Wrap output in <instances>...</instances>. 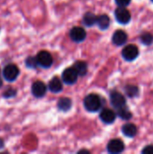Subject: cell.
<instances>
[{
    "label": "cell",
    "mask_w": 153,
    "mask_h": 154,
    "mask_svg": "<svg viewBox=\"0 0 153 154\" xmlns=\"http://www.w3.org/2000/svg\"><path fill=\"white\" fill-rule=\"evenodd\" d=\"M85 108L89 112H96L101 107V99L96 94H89L84 99Z\"/></svg>",
    "instance_id": "6da1fadb"
},
{
    "label": "cell",
    "mask_w": 153,
    "mask_h": 154,
    "mask_svg": "<svg viewBox=\"0 0 153 154\" xmlns=\"http://www.w3.org/2000/svg\"><path fill=\"white\" fill-rule=\"evenodd\" d=\"M122 55H123L124 59L127 61L134 60L139 55V49L136 45L129 44L124 48V50L122 51Z\"/></svg>",
    "instance_id": "7a4b0ae2"
},
{
    "label": "cell",
    "mask_w": 153,
    "mask_h": 154,
    "mask_svg": "<svg viewBox=\"0 0 153 154\" xmlns=\"http://www.w3.org/2000/svg\"><path fill=\"white\" fill-rule=\"evenodd\" d=\"M36 60L38 65L42 68H49L52 64V57L50 53L46 51H40L36 56Z\"/></svg>",
    "instance_id": "3957f363"
},
{
    "label": "cell",
    "mask_w": 153,
    "mask_h": 154,
    "mask_svg": "<svg viewBox=\"0 0 153 154\" xmlns=\"http://www.w3.org/2000/svg\"><path fill=\"white\" fill-rule=\"evenodd\" d=\"M3 75L7 81H14L17 79L19 75V69L14 64H9L5 67L3 70Z\"/></svg>",
    "instance_id": "277c9868"
},
{
    "label": "cell",
    "mask_w": 153,
    "mask_h": 154,
    "mask_svg": "<svg viewBox=\"0 0 153 154\" xmlns=\"http://www.w3.org/2000/svg\"><path fill=\"white\" fill-rule=\"evenodd\" d=\"M115 18H116L117 22L122 24H126L131 20V14L125 7L119 6L115 10Z\"/></svg>",
    "instance_id": "5b68a950"
},
{
    "label": "cell",
    "mask_w": 153,
    "mask_h": 154,
    "mask_svg": "<svg viewBox=\"0 0 153 154\" xmlns=\"http://www.w3.org/2000/svg\"><path fill=\"white\" fill-rule=\"evenodd\" d=\"M124 150V143L119 139L111 140L107 145V151L112 154H117L123 152Z\"/></svg>",
    "instance_id": "8992f818"
},
{
    "label": "cell",
    "mask_w": 153,
    "mask_h": 154,
    "mask_svg": "<svg viewBox=\"0 0 153 154\" xmlns=\"http://www.w3.org/2000/svg\"><path fill=\"white\" fill-rule=\"evenodd\" d=\"M78 74L77 73L76 69L71 67V68H68L67 69H65L62 73V79L66 84H73L77 81L78 79Z\"/></svg>",
    "instance_id": "52a82bcc"
},
{
    "label": "cell",
    "mask_w": 153,
    "mask_h": 154,
    "mask_svg": "<svg viewBox=\"0 0 153 154\" xmlns=\"http://www.w3.org/2000/svg\"><path fill=\"white\" fill-rule=\"evenodd\" d=\"M110 99H111V104L113 105V106L117 109L121 108L123 106H125V98L119 92L115 91V92L111 93Z\"/></svg>",
    "instance_id": "ba28073f"
},
{
    "label": "cell",
    "mask_w": 153,
    "mask_h": 154,
    "mask_svg": "<svg viewBox=\"0 0 153 154\" xmlns=\"http://www.w3.org/2000/svg\"><path fill=\"white\" fill-rule=\"evenodd\" d=\"M69 34H70V38L77 42H80L84 41L87 36L86 31L82 27H78V26L72 28Z\"/></svg>",
    "instance_id": "9c48e42d"
},
{
    "label": "cell",
    "mask_w": 153,
    "mask_h": 154,
    "mask_svg": "<svg viewBox=\"0 0 153 154\" xmlns=\"http://www.w3.org/2000/svg\"><path fill=\"white\" fill-rule=\"evenodd\" d=\"M46 86L41 81H35L32 86V93L36 97H41L46 93Z\"/></svg>",
    "instance_id": "30bf717a"
},
{
    "label": "cell",
    "mask_w": 153,
    "mask_h": 154,
    "mask_svg": "<svg viewBox=\"0 0 153 154\" xmlns=\"http://www.w3.org/2000/svg\"><path fill=\"white\" fill-rule=\"evenodd\" d=\"M115 117H116V115L115 114V112L111 109H108V108L102 110V112L100 114L101 120L105 124H107V125L113 124L115 120Z\"/></svg>",
    "instance_id": "8fae6325"
},
{
    "label": "cell",
    "mask_w": 153,
    "mask_h": 154,
    "mask_svg": "<svg viewBox=\"0 0 153 154\" xmlns=\"http://www.w3.org/2000/svg\"><path fill=\"white\" fill-rule=\"evenodd\" d=\"M112 41H113L114 44H115L117 46H122L127 41V34L123 30H118L114 33V35L112 37Z\"/></svg>",
    "instance_id": "7c38bea8"
},
{
    "label": "cell",
    "mask_w": 153,
    "mask_h": 154,
    "mask_svg": "<svg viewBox=\"0 0 153 154\" xmlns=\"http://www.w3.org/2000/svg\"><path fill=\"white\" fill-rule=\"evenodd\" d=\"M49 89L53 92V93H59L61 91L62 89V82L61 80L57 78V77H54L49 83Z\"/></svg>",
    "instance_id": "4fadbf2b"
},
{
    "label": "cell",
    "mask_w": 153,
    "mask_h": 154,
    "mask_svg": "<svg viewBox=\"0 0 153 154\" xmlns=\"http://www.w3.org/2000/svg\"><path fill=\"white\" fill-rule=\"evenodd\" d=\"M122 131H123V134L125 136L133 138L137 134V127L134 125H133V124H126V125H124L123 126Z\"/></svg>",
    "instance_id": "5bb4252c"
},
{
    "label": "cell",
    "mask_w": 153,
    "mask_h": 154,
    "mask_svg": "<svg viewBox=\"0 0 153 154\" xmlns=\"http://www.w3.org/2000/svg\"><path fill=\"white\" fill-rule=\"evenodd\" d=\"M96 23L98 27L102 30H106L109 27L110 24V19L108 15L106 14H101L98 17H96Z\"/></svg>",
    "instance_id": "9a60e30c"
},
{
    "label": "cell",
    "mask_w": 153,
    "mask_h": 154,
    "mask_svg": "<svg viewBox=\"0 0 153 154\" xmlns=\"http://www.w3.org/2000/svg\"><path fill=\"white\" fill-rule=\"evenodd\" d=\"M77 73L80 76H84L86 75V73L87 72V63L84 62V61H77L75 64H74V67H73Z\"/></svg>",
    "instance_id": "2e32d148"
},
{
    "label": "cell",
    "mask_w": 153,
    "mask_h": 154,
    "mask_svg": "<svg viewBox=\"0 0 153 154\" xmlns=\"http://www.w3.org/2000/svg\"><path fill=\"white\" fill-rule=\"evenodd\" d=\"M71 100L68 97H62L58 102V107L62 111H68L71 107Z\"/></svg>",
    "instance_id": "e0dca14e"
},
{
    "label": "cell",
    "mask_w": 153,
    "mask_h": 154,
    "mask_svg": "<svg viewBox=\"0 0 153 154\" xmlns=\"http://www.w3.org/2000/svg\"><path fill=\"white\" fill-rule=\"evenodd\" d=\"M96 17L93 13H87L83 17V23L87 26H92L96 23Z\"/></svg>",
    "instance_id": "ac0fdd59"
},
{
    "label": "cell",
    "mask_w": 153,
    "mask_h": 154,
    "mask_svg": "<svg viewBox=\"0 0 153 154\" xmlns=\"http://www.w3.org/2000/svg\"><path fill=\"white\" fill-rule=\"evenodd\" d=\"M125 93L129 97H135L139 95V88L133 85H128L125 87Z\"/></svg>",
    "instance_id": "d6986e66"
},
{
    "label": "cell",
    "mask_w": 153,
    "mask_h": 154,
    "mask_svg": "<svg viewBox=\"0 0 153 154\" xmlns=\"http://www.w3.org/2000/svg\"><path fill=\"white\" fill-rule=\"evenodd\" d=\"M117 115L124 120H129L132 118L133 115L132 113L125 107V106H123L121 108H118V112H117Z\"/></svg>",
    "instance_id": "ffe728a7"
},
{
    "label": "cell",
    "mask_w": 153,
    "mask_h": 154,
    "mask_svg": "<svg viewBox=\"0 0 153 154\" xmlns=\"http://www.w3.org/2000/svg\"><path fill=\"white\" fill-rule=\"evenodd\" d=\"M141 42L144 45H151L153 42V35L150 32H145L141 36Z\"/></svg>",
    "instance_id": "44dd1931"
},
{
    "label": "cell",
    "mask_w": 153,
    "mask_h": 154,
    "mask_svg": "<svg viewBox=\"0 0 153 154\" xmlns=\"http://www.w3.org/2000/svg\"><path fill=\"white\" fill-rule=\"evenodd\" d=\"M26 65L29 68H34V67H36L38 65L37 60H36V58H32V57L28 58L26 60Z\"/></svg>",
    "instance_id": "7402d4cb"
},
{
    "label": "cell",
    "mask_w": 153,
    "mask_h": 154,
    "mask_svg": "<svg viewBox=\"0 0 153 154\" xmlns=\"http://www.w3.org/2000/svg\"><path fill=\"white\" fill-rule=\"evenodd\" d=\"M115 3H116L119 6L125 7V6H127V5L131 3V0H115Z\"/></svg>",
    "instance_id": "603a6c76"
},
{
    "label": "cell",
    "mask_w": 153,
    "mask_h": 154,
    "mask_svg": "<svg viewBox=\"0 0 153 154\" xmlns=\"http://www.w3.org/2000/svg\"><path fill=\"white\" fill-rule=\"evenodd\" d=\"M143 154H153V146L152 145H150V146H146L142 152Z\"/></svg>",
    "instance_id": "cb8c5ba5"
},
{
    "label": "cell",
    "mask_w": 153,
    "mask_h": 154,
    "mask_svg": "<svg viewBox=\"0 0 153 154\" xmlns=\"http://www.w3.org/2000/svg\"><path fill=\"white\" fill-rule=\"evenodd\" d=\"M16 92L14 90V89H8L5 93V97H11L12 96H14Z\"/></svg>",
    "instance_id": "d4e9b609"
},
{
    "label": "cell",
    "mask_w": 153,
    "mask_h": 154,
    "mask_svg": "<svg viewBox=\"0 0 153 154\" xmlns=\"http://www.w3.org/2000/svg\"><path fill=\"white\" fill-rule=\"evenodd\" d=\"M2 86V79H1V78H0V87Z\"/></svg>",
    "instance_id": "484cf974"
},
{
    "label": "cell",
    "mask_w": 153,
    "mask_h": 154,
    "mask_svg": "<svg viewBox=\"0 0 153 154\" xmlns=\"http://www.w3.org/2000/svg\"><path fill=\"white\" fill-rule=\"evenodd\" d=\"M151 1H152V2H153V0H151Z\"/></svg>",
    "instance_id": "4316f807"
}]
</instances>
